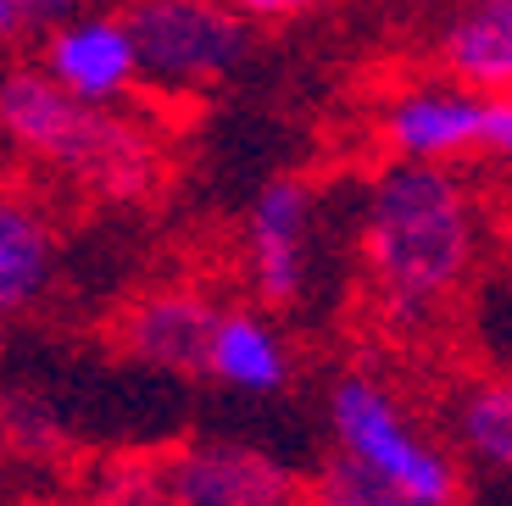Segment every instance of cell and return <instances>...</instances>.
Returning <instances> with one entry per match:
<instances>
[{
    "mask_svg": "<svg viewBox=\"0 0 512 506\" xmlns=\"http://www.w3.org/2000/svg\"><path fill=\"white\" fill-rule=\"evenodd\" d=\"M474 201L451 167L396 162L362 201V262L373 290L401 317H423L474 267Z\"/></svg>",
    "mask_w": 512,
    "mask_h": 506,
    "instance_id": "obj_1",
    "label": "cell"
},
{
    "mask_svg": "<svg viewBox=\"0 0 512 506\" xmlns=\"http://www.w3.org/2000/svg\"><path fill=\"white\" fill-rule=\"evenodd\" d=\"M0 128L17 151L62 167L101 201H145L162 184V145L140 123L67 101L39 67L0 78Z\"/></svg>",
    "mask_w": 512,
    "mask_h": 506,
    "instance_id": "obj_2",
    "label": "cell"
},
{
    "mask_svg": "<svg viewBox=\"0 0 512 506\" xmlns=\"http://www.w3.org/2000/svg\"><path fill=\"white\" fill-rule=\"evenodd\" d=\"M329 429L340 440V456L384 490L407 495L418 506H451L457 501V462L440 451L407 406L368 373H346L329 390Z\"/></svg>",
    "mask_w": 512,
    "mask_h": 506,
    "instance_id": "obj_3",
    "label": "cell"
},
{
    "mask_svg": "<svg viewBox=\"0 0 512 506\" xmlns=\"http://www.w3.org/2000/svg\"><path fill=\"white\" fill-rule=\"evenodd\" d=\"M134 34L140 78L162 89H206L223 84L251 51V17L240 6L206 0H145L123 17Z\"/></svg>",
    "mask_w": 512,
    "mask_h": 506,
    "instance_id": "obj_4",
    "label": "cell"
},
{
    "mask_svg": "<svg viewBox=\"0 0 512 506\" xmlns=\"http://www.w3.org/2000/svg\"><path fill=\"white\" fill-rule=\"evenodd\" d=\"M173 506H307V479L245 440H201L162 462Z\"/></svg>",
    "mask_w": 512,
    "mask_h": 506,
    "instance_id": "obj_5",
    "label": "cell"
},
{
    "mask_svg": "<svg viewBox=\"0 0 512 506\" xmlns=\"http://www.w3.org/2000/svg\"><path fill=\"white\" fill-rule=\"evenodd\" d=\"M39 73L62 89L67 101L106 112L140 84V56H134V34L123 17L112 12H73L45 34V62Z\"/></svg>",
    "mask_w": 512,
    "mask_h": 506,
    "instance_id": "obj_6",
    "label": "cell"
},
{
    "mask_svg": "<svg viewBox=\"0 0 512 506\" xmlns=\"http://www.w3.org/2000/svg\"><path fill=\"white\" fill-rule=\"evenodd\" d=\"M312 190L301 178H273L251 201V223H245V251H251V279L262 301H295L307 284L312 262Z\"/></svg>",
    "mask_w": 512,
    "mask_h": 506,
    "instance_id": "obj_7",
    "label": "cell"
},
{
    "mask_svg": "<svg viewBox=\"0 0 512 506\" xmlns=\"http://www.w3.org/2000/svg\"><path fill=\"white\" fill-rule=\"evenodd\" d=\"M479 128H485V95H468L457 84L407 89L384 112V140L396 145L401 162L423 167H446L457 156L479 151Z\"/></svg>",
    "mask_w": 512,
    "mask_h": 506,
    "instance_id": "obj_8",
    "label": "cell"
},
{
    "mask_svg": "<svg viewBox=\"0 0 512 506\" xmlns=\"http://www.w3.org/2000/svg\"><path fill=\"white\" fill-rule=\"evenodd\" d=\"M218 329L212 301L195 290H156L128 306L123 317V351L145 367L167 373H206V345Z\"/></svg>",
    "mask_w": 512,
    "mask_h": 506,
    "instance_id": "obj_9",
    "label": "cell"
},
{
    "mask_svg": "<svg viewBox=\"0 0 512 506\" xmlns=\"http://www.w3.org/2000/svg\"><path fill=\"white\" fill-rule=\"evenodd\" d=\"M440 62L468 95L485 101L512 95V0L462 6L440 34Z\"/></svg>",
    "mask_w": 512,
    "mask_h": 506,
    "instance_id": "obj_10",
    "label": "cell"
},
{
    "mask_svg": "<svg viewBox=\"0 0 512 506\" xmlns=\"http://www.w3.org/2000/svg\"><path fill=\"white\" fill-rule=\"evenodd\" d=\"M206 373L245 395H279L290 384L284 340L251 312H218V329L206 345Z\"/></svg>",
    "mask_w": 512,
    "mask_h": 506,
    "instance_id": "obj_11",
    "label": "cell"
},
{
    "mask_svg": "<svg viewBox=\"0 0 512 506\" xmlns=\"http://www.w3.org/2000/svg\"><path fill=\"white\" fill-rule=\"evenodd\" d=\"M56 273V245L45 217L17 195H0V317L28 312Z\"/></svg>",
    "mask_w": 512,
    "mask_h": 506,
    "instance_id": "obj_12",
    "label": "cell"
},
{
    "mask_svg": "<svg viewBox=\"0 0 512 506\" xmlns=\"http://www.w3.org/2000/svg\"><path fill=\"white\" fill-rule=\"evenodd\" d=\"M451 434L474 462L512 473V373L462 384V395L451 401Z\"/></svg>",
    "mask_w": 512,
    "mask_h": 506,
    "instance_id": "obj_13",
    "label": "cell"
},
{
    "mask_svg": "<svg viewBox=\"0 0 512 506\" xmlns=\"http://www.w3.org/2000/svg\"><path fill=\"white\" fill-rule=\"evenodd\" d=\"M0 434L23 456H56L67 445V418L45 395L12 390V395H0Z\"/></svg>",
    "mask_w": 512,
    "mask_h": 506,
    "instance_id": "obj_14",
    "label": "cell"
},
{
    "mask_svg": "<svg viewBox=\"0 0 512 506\" xmlns=\"http://www.w3.org/2000/svg\"><path fill=\"white\" fill-rule=\"evenodd\" d=\"M307 506H418V501L384 490L379 479H368L362 468H351L346 456H329L307 484Z\"/></svg>",
    "mask_w": 512,
    "mask_h": 506,
    "instance_id": "obj_15",
    "label": "cell"
},
{
    "mask_svg": "<svg viewBox=\"0 0 512 506\" xmlns=\"http://www.w3.org/2000/svg\"><path fill=\"white\" fill-rule=\"evenodd\" d=\"M90 506H173L167 501L162 462H151V456H123V462L101 468Z\"/></svg>",
    "mask_w": 512,
    "mask_h": 506,
    "instance_id": "obj_16",
    "label": "cell"
},
{
    "mask_svg": "<svg viewBox=\"0 0 512 506\" xmlns=\"http://www.w3.org/2000/svg\"><path fill=\"white\" fill-rule=\"evenodd\" d=\"M67 6H56V0H45V6H34V0H0V39L23 34V28H39V23H67Z\"/></svg>",
    "mask_w": 512,
    "mask_h": 506,
    "instance_id": "obj_17",
    "label": "cell"
},
{
    "mask_svg": "<svg viewBox=\"0 0 512 506\" xmlns=\"http://www.w3.org/2000/svg\"><path fill=\"white\" fill-rule=\"evenodd\" d=\"M479 151H490L496 162H512V95H501V101H485Z\"/></svg>",
    "mask_w": 512,
    "mask_h": 506,
    "instance_id": "obj_18",
    "label": "cell"
},
{
    "mask_svg": "<svg viewBox=\"0 0 512 506\" xmlns=\"http://www.w3.org/2000/svg\"><path fill=\"white\" fill-rule=\"evenodd\" d=\"M507 362H512V317H507Z\"/></svg>",
    "mask_w": 512,
    "mask_h": 506,
    "instance_id": "obj_19",
    "label": "cell"
}]
</instances>
